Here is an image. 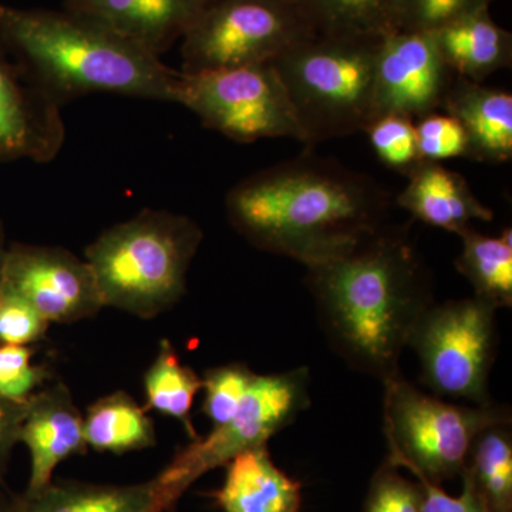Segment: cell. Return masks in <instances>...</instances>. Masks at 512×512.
<instances>
[{
  "label": "cell",
  "mask_w": 512,
  "mask_h": 512,
  "mask_svg": "<svg viewBox=\"0 0 512 512\" xmlns=\"http://www.w3.org/2000/svg\"><path fill=\"white\" fill-rule=\"evenodd\" d=\"M62 107L0 49V163H49L66 138Z\"/></svg>",
  "instance_id": "obj_13"
},
{
  "label": "cell",
  "mask_w": 512,
  "mask_h": 512,
  "mask_svg": "<svg viewBox=\"0 0 512 512\" xmlns=\"http://www.w3.org/2000/svg\"><path fill=\"white\" fill-rule=\"evenodd\" d=\"M423 491L421 512H490L478 497L473 485L463 478V491L458 497L448 495L440 484L421 474H413Z\"/></svg>",
  "instance_id": "obj_33"
},
{
  "label": "cell",
  "mask_w": 512,
  "mask_h": 512,
  "mask_svg": "<svg viewBox=\"0 0 512 512\" xmlns=\"http://www.w3.org/2000/svg\"><path fill=\"white\" fill-rule=\"evenodd\" d=\"M373 150L387 167L407 174L420 163L414 120L399 114H384L366 128Z\"/></svg>",
  "instance_id": "obj_27"
},
{
  "label": "cell",
  "mask_w": 512,
  "mask_h": 512,
  "mask_svg": "<svg viewBox=\"0 0 512 512\" xmlns=\"http://www.w3.org/2000/svg\"><path fill=\"white\" fill-rule=\"evenodd\" d=\"M202 229L187 215L144 210L104 229L84 252L104 308L153 319L187 292Z\"/></svg>",
  "instance_id": "obj_4"
},
{
  "label": "cell",
  "mask_w": 512,
  "mask_h": 512,
  "mask_svg": "<svg viewBox=\"0 0 512 512\" xmlns=\"http://www.w3.org/2000/svg\"><path fill=\"white\" fill-rule=\"evenodd\" d=\"M18 512H165L154 480L141 484L50 483L19 497Z\"/></svg>",
  "instance_id": "obj_20"
},
{
  "label": "cell",
  "mask_w": 512,
  "mask_h": 512,
  "mask_svg": "<svg viewBox=\"0 0 512 512\" xmlns=\"http://www.w3.org/2000/svg\"><path fill=\"white\" fill-rule=\"evenodd\" d=\"M316 35L382 39L399 30L400 0H289Z\"/></svg>",
  "instance_id": "obj_22"
},
{
  "label": "cell",
  "mask_w": 512,
  "mask_h": 512,
  "mask_svg": "<svg viewBox=\"0 0 512 512\" xmlns=\"http://www.w3.org/2000/svg\"><path fill=\"white\" fill-rule=\"evenodd\" d=\"M431 35L447 66L470 82L483 83L511 64V33L494 22L488 9L464 16Z\"/></svg>",
  "instance_id": "obj_19"
},
{
  "label": "cell",
  "mask_w": 512,
  "mask_h": 512,
  "mask_svg": "<svg viewBox=\"0 0 512 512\" xmlns=\"http://www.w3.org/2000/svg\"><path fill=\"white\" fill-rule=\"evenodd\" d=\"M497 308L473 298L433 302L410 335L407 348L420 362V380L441 399L493 404L491 367L497 346Z\"/></svg>",
  "instance_id": "obj_8"
},
{
  "label": "cell",
  "mask_w": 512,
  "mask_h": 512,
  "mask_svg": "<svg viewBox=\"0 0 512 512\" xmlns=\"http://www.w3.org/2000/svg\"><path fill=\"white\" fill-rule=\"evenodd\" d=\"M30 346L0 345V397L26 403L46 386L50 372L32 362Z\"/></svg>",
  "instance_id": "obj_28"
},
{
  "label": "cell",
  "mask_w": 512,
  "mask_h": 512,
  "mask_svg": "<svg viewBox=\"0 0 512 512\" xmlns=\"http://www.w3.org/2000/svg\"><path fill=\"white\" fill-rule=\"evenodd\" d=\"M441 110L466 131L470 160L500 164L512 158V96L456 76Z\"/></svg>",
  "instance_id": "obj_17"
},
{
  "label": "cell",
  "mask_w": 512,
  "mask_h": 512,
  "mask_svg": "<svg viewBox=\"0 0 512 512\" xmlns=\"http://www.w3.org/2000/svg\"><path fill=\"white\" fill-rule=\"evenodd\" d=\"M224 484L215 491L224 512H301L302 484L276 467L268 446L229 461Z\"/></svg>",
  "instance_id": "obj_18"
},
{
  "label": "cell",
  "mask_w": 512,
  "mask_h": 512,
  "mask_svg": "<svg viewBox=\"0 0 512 512\" xmlns=\"http://www.w3.org/2000/svg\"><path fill=\"white\" fill-rule=\"evenodd\" d=\"M313 35L289 0H214L181 39V72L271 63Z\"/></svg>",
  "instance_id": "obj_9"
},
{
  "label": "cell",
  "mask_w": 512,
  "mask_h": 512,
  "mask_svg": "<svg viewBox=\"0 0 512 512\" xmlns=\"http://www.w3.org/2000/svg\"><path fill=\"white\" fill-rule=\"evenodd\" d=\"M461 478L474 490L490 512H512L511 420L485 427L474 440Z\"/></svg>",
  "instance_id": "obj_24"
},
{
  "label": "cell",
  "mask_w": 512,
  "mask_h": 512,
  "mask_svg": "<svg viewBox=\"0 0 512 512\" xmlns=\"http://www.w3.org/2000/svg\"><path fill=\"white\" fill-rule=\"evenodd\" d=\"M406 175L409 183L397 195L396 204L416 220L456 235L474 221L494 220V212L478 200L466 178L456 171L423 160Z\"/></svg>",
  "instance_id": "obj_16"
},
{
  "label": "cell",
  "mask_w": 512,
  "mask_h": 512,
  "mask_svg": "<svg viewBox=\"0 0 512 512\" xmlns=\"http://www.w3.org/2000/svg\"><path fill=\"white\" fill-rule=\"evenodd\" d=\"M29 402V400H28ZM26 403L10 402L0 397V483L10 454L19 444V431L25 416Z\"/></svg>",
  "instance_id": "obj_34"
},
{
  "label": "cell",
  "mask_w": 512,
  "mask_h": 512,
  "mask_svg": "<svg viewBox=\"0 0 512 512\" xmlns=\"http://www.w3.org/2000/svg\"><path fill=\"white\" fill-rule=\"evenodd\" d=\"M214 0H66L64 8L93 20L161 57Z\"/></svg>",
  "instance_id": "obj_15"
},
{
  "label": "cell",
  "mask_w": 512,
  "mask_h": 512,
  "mask_svg": "<svg viewBox=\"0 0 512 512\" xmlns=\"http://www.w3.org/2000/svg\"><path fill=\"white\" fill-rule=\"evenodd\" d=\"M383 429L387 461L441 484L460 476L478 434L511 420L498 404L464 406L423 392L402 375L384 380Z\"/></svg>",
  "instance_id": "obj_6"
},
{
  "label": "cell",
  "mask_w": 512,
  "mask_h": 512,
  "mask_svg": "<svg viewBox=\"0 0 512 512\" xmlns=\"http://www.w3.org/2000/svg\"><path fill=\"white\" fill-rule=\"evenodd\" d=\"M414 124L421 160L439 163L448 158H467L466 131L456 117L434 111Z\"/></svg>",
  "instance_id": "obj_30"
},
{
  "label": "cell",
  "mask_w": 512,
  "mask_h": 512,
  "mask_svg": "<svg viewBox=\"0 0 512 512\" xmlns=\"http://www.w3.org/2000/svg\"><path fill=\"white\" fill-rule=\"evenodd\" d=\"M390 195L372 178L308 148L228 192V220L261 251L308 266L343 254L387 224Z\"/></svg>",
  "instance_id": "obj_1"
},
{
  "label": "cell",
  "mask_w": 512,
  "mask_h": 512,
  "mask_svg": "<svg viewBox=\"0 0 512 512\" xmlns=\"http://www.w3.org/2000/svg\"><path fill=\"white\" fill-rule=\"evenodd\" d=\"M19 443L25 444L30 454L29 484L23 495L40 493L52 483L60 463L86 453L83 414L66 384H46L30 397Z\"/></svg>",
  "instance_id": "obj_14"
},
{
  "label": "cell",
  "mask_w": 512,
  "mask_h": 512,
  "mask_svg": "<svg viewBox=\"0 0 512 512\" xmlns=\"http://www.w3.org/2000/svg\"><path fill=\"white\" fill-rule=\"evenodd\" d=\"M49 326L28 301L0 284V345H33L45 339Z\"/></svg>",
  "instance_id": "obj_31"
},
{
  "label": "cell",
  "mask_w": 512,
  "mask_h": 512,
  "mask_svg": "<svg viewBox=\"0 0 512 512\" xmlns=\"http://www.w3.org/2000/svg\"><path fill=\"white\" fill-rule=\"evenodd\" d=\"M87 447L124 454L156 444V429L146 410L126 392L101 397L83 416Z\"/></svg>",
  "instance_id": "obj_21"
},
{
  "label": "cell",
  "mask_w": 512,
  "mask_h": 512,
  "mask_svg": "<svg viewBox=\"0 0 512 512\" xmlns=\"http://www.w3.org/2000/svg\"><path fill=\"white\" fill-rule=\"evenodd\" d=\"M493 0H400L399 30L434 33L464 16L490 8Z\"/></svg>",
  "instance_id": "obj_29"
},
{
  "label": "cell",
  "mask_w": 512,
  "mask_h": 512,
  "mask_svg": "<svg viewBox=\"0 0 512 512\" xmlns=\"http://www.w3.org/2000/svg\"><path fill=\"white\" fill-rule=\"evenodd\" d=\"M0 284L22 296L50 323L79 322L104 308L92 268L64 248L10 245Z\"/></svg>",
  "instance_id": "obj_11"
},
{
  "label": "cell",
  "mask_w": 512,
  "mask_h": 512,
  "mask_svg": "<svg viewBox=\"0 0 512 512\" xmlns=\"http://www.w3.org/2000/svg\"><path fill=\"white\" fill-rule=\"evenodd\" d=\"M463 242L456 266L473 286L474 296L494 308L512 306V231L505 228L500 237H490L473 228L457 234Z\"/></svg>",
  "instance_id": "obj_23"
},
{
  "label": "cell",
  "mask_w": 512,
  "mask_h": 512,
  "mask_svg": "<svg viewBox=\"0 0 512 512\" xmlns=\"http://www.w3.org/2000/svg\"><path fill=\"white\" fill-rule=\"evenodd\" d=\"M19 497H13L8 491L3 490L0 483V512H18Z\"/></svg>",
  "instance_id": "obj_35"
},
{
  "label": "cell",
  "mask_w": 512,
  "mask_h": 512,
  "mask_svg": "<svg viewBox=\"0 0 512 512\" xmlns=\"http://www.w3.org/2000/svg\"><path fill=\"white\" fill-rule=\"evenodd\" d=\"M178 104L205 127L238 143L281 137L303 143L291 101L271 63L181 72Z\"/></svg>",
  "instance_id": "obj_10"
},
{
  "label": "cell",
  "mask_w": 512,
  "mask_h": 512,
  "mask_svg": "<svg viewBox=\"0 0 512 512\" xmlns=\"http://www.w3.org/2000/svg\"><path fill=\"white\" fill-rule=\"evenodd\" d=\"M421 500L420 484L407 480L386 460L372 478L365 512H421Z\"/></svg>",
  "instance_id": "obj_32"
},
{
  "label": "cell",
  "mask_w": 512,
  "mask_h": 512,
  "mask_svg": "<svg viewBox=\"0 0 512 512\" xmlns=\"http://www.w3.org/2000/svg\"><path fill=\"white\" fill-rule=\"evenodd\" d=\"M256 373L244 363L212 367L202 379L204 403L202 412L218 427L227 423L244 402Z\"/></svg>",
  "instance_id": "obj_26"
},
{
  "label": "cell",
  "mask_w": 512,
  "mask_h": 512,
  "mask_svg": "<svg viewBox=\"0 0 512 512\" xmlns=\"http://www.w3.org/2000/svg\"><path fill=\"white\" fill-rule=\"evenodd\" d=\"M456 74L431 33L397 30L380 40L375 119L399 114L414 121L439 111Z\"/></svg>",
  "instance_id": "obj_12"
},
{
  "label": "cell",
  "mask_w": 512,
  "mask_h": 512,
  "mask_svg": "<svg viewBox=\"0 0 512 512\" xmlns=\"http://www.w3.org/2000/svg\"><path fill=\"white\" fill-rule=\"evenodd\" d=\"M320 328L356 372L402 375L400 357L433 303L427 271L406 229L384 225L349 251L306 268Z\"/></svg>",
  "instance_id": "obj_2"
},
{
  "label": "cell",
  "mask_w": 512,
  "mask_h": 512,
  "mask_svg": "<svg viewBox=\"0 0 512 512\" xmlns=\"http://www.w3.org/2000/svg\"><path fill=\"white\" fill-rule=\"evenodd\" d=\"M6 252H8V247H6L5 228H3L2 221H0V279H2L3 264H5Z\"/></svg>",
  "instance_id": "obj_36"
},
{
  "label": "cell",
  "mask_w": 512,
  "mask_h": 512,
  "mask_svg": "<svg viewBox=\"0 0 512 512\" xmlns=\"http://www.w3.org/2000/svg\"><path fill=\"white\" fill-rule=\"evenodd\" d=\"M382 39L313 35L271 62L306 147L365 131L375 120Z\"/></svg>",
  "instance_id": "obj_5"
},
{
  "label": "cell",
  "mask_w": 512,
  "mask_h": 512,
  "mask_svg": "<svg viewBox=\"0 0 512 512\" xmlns=\"http://www.w3.org/2000/svg\"><path fill=\"white\" fill-rule=\"evenodd\" d=\"M200 390L201 377L191 367L183 365L170 340H161L156 359L144 375L147 409L181 421L191 439H197L191 410Z\"/></svg>",
  "instance_id": "obj_25"
},
{
  "label": "cell",
  "mask_w": 512,
  "mask_h": 512,
  "mask_svg": "<svg viewBox=\"0 0 512 512\" xmlns=\"http://www.w3.org/2000/svg\"><path fill=\"white\" fill-rule=\"evenodd\" d=\"M0 49L60 107L97 93L178 104L180 70L66 9L0 2Z\"/></svg>",
  "instance_id": "obj_3"
},
{
  "label": "cell",
  "mask_w": 512,
  "mask_h": 512,
  "mask_svg": "<svg viewBox=\"0 0 512 512\" xmlns=\"http://www.w3.org/2000/svg\"><path fill=\"white\" fill-rule=\"evenodd\" d=\"M311 375L298 367L278 375H256L237 413L207 437H197L175 454L156 478L164 511L171 510L195 481L268 441L308 409Z\"/></svg>",
  "instance_id": "obj_7"
}]
</instances>
